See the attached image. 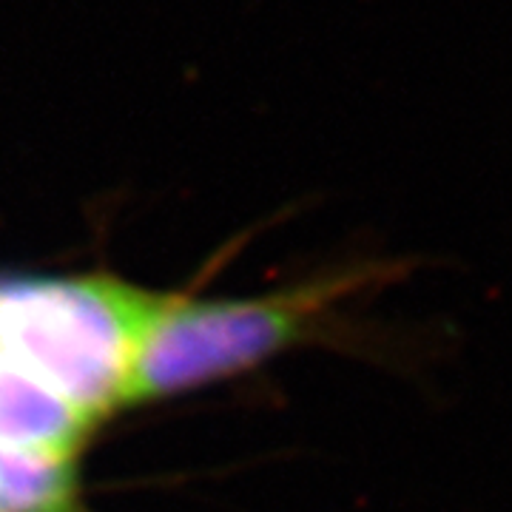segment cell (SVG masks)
<instances>
[{"label": "cell", "mask_w": 512, "mask_h": 512, "mask_svg": "<svg viewBox=\"0 0 512 512\" xmlns=\"http://www.w3.org/2000/svg\"><path fill=\"white\" fill-rule=\"evenodd\" d=\"M348 285L350 279H333L265 299L228 302L154 293L128 353L114 410L168 399L265 362L305 336L322 305Z\"/></svg>", "instance_id": "1"}, {"label": "cell", "mask_w": 512, "mask_h": 512, "mask_svg": "<svg viewBox=\"0 0 512 512\" xmlns=\"http://www.w3.org/2000/svg\"><path fill=\"white\" fill-rule=\"evenodd\" d=\"M0 299L20 319L23 348L63 384L89 424L114 413L128 353L154 293L111 276L0 279Z\"/></svg>", "instance_id": "2"}, {"label": "cell", "mask_w": 512, "mask_h": 512, "mask_svg": "<svg viewBox=\"0 0 512 512\" xmlns=\"http://www.w3.org/2000/svg\"><path fill=\"white\" fill-rule=\"evenodd\" d=\"M92 424L66 399L0 373V447L49 450L74 456L77 444L89 436Z\"/></svg>", "instance_id": "3"}, {"label": "cell", "mask_w": 512, "mask_h": 512, "mask_svg": "<svg viewBox=\"0 0 512 512\" xmlns=\"http://www.w3.org/2000/svg\"><path fill=\"white\" fill-rule=\"evenodd\" d=\"M72 456L0 447V512H72Z\"/></svg>", "instance_id": "4"}]
</instances>
